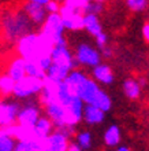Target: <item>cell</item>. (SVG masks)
Instances as JSON below:
<instances>
[{
    "mask_svg": "<svg viewBox=\"0 0 149 151\" xmlns=\"http://www.w3.org/2000/svg\"><path fill=\"white\" fill-rule=\"evenodd\" d=\"M7 73L14 81H19L26 76V60L21 56H15L14 59L8 62L7 66Z\"/></svg>",
    "mask_w": 149,
    "mask_h": 151,
    "instance_id": "15",
    "label": "cell"
},
{
    "mask_svg": "<svg viewBox=\"0 0 149 151\" xmlns=\"http://www.w3.org/2000/svg\"><path fill=\"white\" fill-rule=\"evenodd\" d=\"M70 70L62 68V66H58V65L52 63L49 66V69L45 73V78L49 80V81H55V83H60V81H64L66 77L68 76Z\"/></svg>",
    "mask_w": 149,
    "mask_h": 151,
    "instance_id": "21",
    "label": "cell"
},
{
    "mask_svg": "<svg viewBox=\"0 0 149 151\" xmlns=\"http://www.w3.org/2000/svg\"><path fill=\"white\" fill-rule=\"evenodd\" d=\"M83 29L92 36H97L98 33L103 32L101 22L98 19V15L93 14H83Z\"/></svg>",
    "mask_w": 149,
    "mask_h": 151,
    "instance_id": "18",
    "label": "cell"
},
{
    "mask_svg": "<svg viewBox=\"0 0 149 151\" xmlns=\"http://www.w3.org/2000/svg\"><path fill=\"white\" fill-rule=\"evenodd\" d=\"M30 151H52L45 140H31Z\"/></svg>",
    "mask_w": 149,
    "mask_h": 151,
    "instance_id": "29",
    "label": "cell"
},
{
    "mask_svg": "<svg viewBox=\"0 0 149 151\" xmlns=\"http://www.w3.org/2000/svg\"><path fill=\"white\" fill-rule=\"evenodd\" d=\"M1 29L4 39L10 43H16L22 36L33 32V24L22 10H11L1 17Z\"/></svg>",
    "mask_w": 149,
    "mask_h": 151,
    "instance_id": "2",
    "label": "cell"
},
{
    "mask_svg": "<svg viewBox=\"0 0 149 151\" xmlns=\"http://www.w3.org/2000/svg\"><path fill=\"white\" fill-rule=\"evenodd\" d=\"M28 1H30V3H34V4H38V6H43V7H45V4L49 1V0H28Z\"/></svg>",
    "mask_w": 149,
    "mask_h": 151,
    "instance_id": "38",
    "label": "cell"
},
{
    "mask_svg": "<svg viewBox=\"0 0 149 151\" xmlns=\"http://www.w3.org/2000/svg\"><path fill=\"white\" fill-rule=\"evenodd\" d=\"M14 87H15V81L7 73L0 74V98L11 96L14 92Z\"/></svg>",
    "mask_w": 149,
    "mask_h": 151,
    "instance_id": "23",
    "label": "cell"
},
{
    "mask_svg": "<svg viewBox=\"0 0 149 151\" xmlns=\"http://www.w3.org/2000/svg\"><path fill=\"white\" fill-rule=\"evenodd\" d=\"M37 63L40 65V68L43 69L44 72L47 73V70L49 69V66L52 65V59H51V55H45V56H41V58H38V59L36 60Z\"/></svg>",
    "mask_w": 149,
    "mask_h": 151,
    "instance_id": "33",
    "label": "cell"
},
{
    "mask_svg": "<svg viewBox=\"0 0 149 151\" xmlns=\"http://www.w3.org/2000/svg\"><path fill=\"white\" fill-rule=\"evenodd\" d=\"M126 6L131 12H142L149 6V0H126Z\"/></svg>",
    "mask_w": 149,
    "mask_h": 151,
    "instance_id": "27",
    "label": "cell"
},
{
    "mask_svg": "<svg viewBox=\"0 0 149 151\" xmlns=\"http://www.w3.org/2000/svg\"><path fill=\"white\" fill-rule=\"evenodd\" d=\"M74 137H75L74 142L78 144V146L82 148L83 151H85V150H90L92 144H93V136H92V133H90L89 131H81V132H78L77 135H74Z\"/></svg>",
    "mask_w": 149,
    "mask_h": 151,
    "instance_id": "24",
    "label": "cell"
},
{
    "mask_svg": "<svg viewBox=\"0 0 149 151\" xmlns=\"http://www.w3.org/2000/svg\"><path fill=\"white\" fill-rule=\"evenodd\" d=\"M31 140H19L15 143V147L12 151H30Z\"/></svg>",
    "mask_w": 149,
    "mask_h": 151,
    "instance_id": "34",
    "label": "cell"
},
{
    "mask_svg": "<svg viewBox=\"0 0 149 151\" xmlns=\"http://www.w3.org/2000/svg\"><path fill=\"white\" fill-rule=\"evenodd\" d=\"M66 151H83V150L79 147L75 142H70V143H68V147H67Z\"/></svg>",
    "mask_w": 149,
    "mask_h": 151,
    "instance_id": "37",
    "label": "cell"
},
{
    "mask_svg": "<svg viewBox=\"0 0 149 151\" xmlns=\"http://www.w3.org/2000/svg\"><path fill=\"white\" fill-rule=\"evenodd\" d=\"M94 40H96V45L98 47V50H101L103 47L108 45V35L104 32L98 33L97 36H94Z\"/></svg>",
    "mask_w": 149,
    "mask_h": 151,
    "instance_id": "31",
    "label": "cell"
},
{
    "mask_svg": "<svg viewBox=\"0 0 149 151\" xmlns=\"http://www.w3.org/2000/svg\"><path fill=\"white\" fill-rule=\"evenodd\" d=\"M103 10H104V4L100 3V1H96V0H89L88 4L83 7L82 12L83 14H93V15H98L101 14Z\"/></svg>",
    "mask_w": 149,
    "mask_h": 151,
    "instance_id": "28",
    "label": "cell"
},
{
    "mask_svg": "<svg viewBox=\"0 0 149 151\" xmlns=\"http://www.w3.org/2000/svg\"><path fill=\"white\" fill-rule=\"evenodd\" d=\"M51 59L52 63L62 66L67 70H73L77 69L78 63L74 58V52L70 50L68 44H62V45H55L51 51Z\"/></svg>",
    "mask_w": 149,
    "mask_h": 151,
    "instance_id": "8",
    "label": "cell"
},
{
    "mask_svg": "<svg viewBox=\"0 0 149 151\" xmlns=\"http://www.w3.org/2000/svg\"><path fill=\"white\" fill-rule=\"evenodd\" d=\"M106 114L107 113H104L93 104H85L82 113V121H85L88 125H100L104 122Z\"/></svg>",
    "mask_w": 149,
    "mask_h": 151,
    "instance_id": "14",
    "label": "cell"
},
{
    "mask_svg": "<svg viewBox=\"0 0 149 151\" xmlns=\"http://www.w3.org/2000/svg\"><path fill=\"white\" fill-rule=\"evenodd\" d=\"M33 129V136H34V140H45L48 136L53 132V124L47 115H41L37 122L31 127Z\"/></svg>",
    "mask_w": 149,
    "mask_h": 151,
    "instance_id": "13",
    "label": "cell"
},
{
    "mask_svg": "<svg viewBox=\"0 0 149 151\" xmlns=\"http://www.w3.org/2000/svg\"><path fill=\"white\" fill-rule=\"evenodd\" d=\"M92 78L97 84H101V85H111L114 83L115 76L110 65L101 62L97 66L92 68Z\"/></svg>",
    "mask_w": 149,
    "mask_h": 151,
    "instance_id": "12",
    "label": "cell"
},
{
    "mask_svg": "<svg viewBox=\"0 0 149 151\" xmlns=\"http://www.w3.org/2000/svg\"><path fill=\"white\" fill-rule=\"evenodd\" d=\"M19 109V100L0 98V128H7L16 124Z\"/></svg>",
    "mask_w": 149,
    "mask_h": 151,
    "instance_id": "7",
    "label": "cell"
},
{
    "mask_svg": "<svg viewBox=\"0 0 149 151\" xmlns=\"http://www.w3.org/2000/svg\"><path fill=\"white\" fill-rule=\"evenodd\" d=\"M96 1H100V3H103V4H104V3H106V1H107V0H96Z\"/></svg>",
    "mask_w": 149,
    "mask_h": 151,
    "instance_id": "41",
    "label": "cell"
},
{
    "mask_svg": "<svg viewBox=\"0 0 149 151\" xmlns=\"http://www.w3.org/2000/svg\"><path fill=\"white\" fill-rule=\"evenodd\" d=\"M122 140V131L118 125H110L103 135V142L107 147H118Z\"/></svg>",
    "mask_w": 149,
    "mask_h": 151,
    "instance_id": "17",
    "label": "cell"
},
{
    "mask_svg": "<svg viewBox=\"0 0 149 151\" xmlns=\"http://www.w3.org/2000/svg\"><path fill=\"white\" fill-rule=\"evenodd\" d=\"M142 37H144V40H145L146 43L149 44V22H146V24H144V26H142Z\"/></svg>",
    "mask_w": 149,
    "mask_h": 151,
    "instance_id": "36",
    "label": "cell"
},
{
    "mask_svg": "<svg viewBox=\"0 0 149 151\" xmlns=\"http://www.w3.org/2000/svg\"><path fill=\"white\" fill-rule=\"evenodd\" d=\"M16 140L8 135L3 128H0V151H12Z\"/></svg>",
    "mask_w": 149,
    "mask_h": 151,
    "instance_id": "25",
    "label": "cell"
},
{
    "mask_svg": "<svg viewBox=\"0 0 149 151\" xmlns=\"http://www.w3.org/2000/svg\"><path fill=\"white\" fill-rule=\"evenodd\" d=\"M40 117H41V104L30 100L28 103L21 104L18 118H16V124L21 125V127L31 128L37 122V119Z\"/></svg>",
    "mask_w": 149,
    "mask_h": 151,
    "instance_id": "9",
    "label": "cell"
},
{
    "mask_svg": "<svg viewBox=\"0 0 149 151\" xmlns=\"http://www.w3.org/2000/svg\"><path fill=\"white\" fill-rule=\"evenodd\" d=\"M141 85L135 78H127L123 83V92L129 100H138L141 96Z\"/></svg>",
    "mask_w": 149,
    "mask_h": 151,
    "instance_id": "19",
    "label": "cell"
},
{
    "mask_svg": "<svg viewBox=\"0 0 149 151\" xmlns=\"http://www.w3.org/2000/svg\"><path fill=\"white\" fill-rule=\"evenodd\" d=\"M88 76L86 73L83 72V70H79V69H73L70 73H68V76L66 77V80H64V83L70 87V89L75 93V91H77V87H78L79 84L82 83L83 80L86 78ZM77 95V93H75Z\"/></svg>",
    "mask_w": 149,
    "mask_h": 151,
    "instance_id": "22",
    "label": "cell"
},
{
    "mask_svg": "<svg viewBox=\"0 0 149 151\" xmlns=\"http://www.w3.org/2000/svg\"><path fill=\"white\" fill-rule=\"evenodd\" d=\"M100 89H101V88L98 87V84L96 83L93 78L86 77V78L77 87L75 93H77V96H78L85 104H90L93 102L94 96L97 95V92L100 91Z\"/></svg>",
    "mask_w": 149,
    "mask_h": 151,
    "instance_id": "10",
    "label": "cell"
},
{
    "mask_svg": "<svg viewBox=\"0 0 149 151\" xmlns=\"http://www.w3.org/2000/svg\"><path fill=\"white\" fill-rule=\"evenodd\" d=\"M44 87V80L25 76L22 80L16 81L12 96L16 100H28L33 96H38Z\"/></svg>",
    "mask_w": 149,
    "mask_h": 151,
    "instance_id": "3",
    "label": "cell"
},
{
    "mask_svg": "<svg viewBox=\"0 0 149 151\" xmlns=\"http://www.w3.org/2000/svg\"><path fill=\"white\" fill-rule=\"evenodd\" d=\"M59 15L62 17V22L64 26V30L70 32H78L83 29V12L74 10L73 7L63 3L60 6Z\"/></svg>",
    "mask_w": 149,
    "mask_h": 151,
    "instance_id": "6",
    "label": "cell"
},
{
    "mask_svg": "<svg viewBox=\"0 0 149 151\" xmlns=\"http://www.w3.org/2000/svg\"><path fill=\"white\" fill-rule=\"evenodd\" d=\"M22 11L26 14V17L29 18V21H30L31 24L37 25V26H41L48 15V12L45 11V8H44L43 6L30 3V1H26V3L24 4Z\"/></svg>",
    "mask_w": 149,
    "mask_h": 151,
    "instance_id": "11",
    "label": "cell"
},
{
    "mask_svg": "<svg viewBox=\"0 0 149 151\" xmlns=\"http://www.w3.org/2000/svg\"><path fill=\"white\" fill-rule=\"evenodd\" d=\"M40 33L49 39L53 44H56L62 37H64V26L62 22V17L59 12L56 14H48L44 24L40 26Z\"/></svg>",
    "mask_w": 149,
    "mask_h": 151,
    "instance_id": "5",
    "label": "cell"
},
{
    "mask_svg": "<svg viewBox=\"0 0 149 151\" xmlns=\"http://www.w3.org/2000/svg\"><path fill=\"white\" fill-rule=\"evenodd\" d=\"M55 1H58V3H60V4H62L63 1H64V0H55Z\"/></svg>",
    "mask_w": 149,
    "mask_h": 151,
    "instance_id": "42",
    "label": "cell"
},
{
    "mask_svg": "<svg viewBox=\"0 0 149 151\" xmlns=\"http://www.w3.org/2000/svg\"><path fill=\"white\" fill-rule=\"evenodd\" d=\"M88 1H89V0H64L63 3L67 4V6H70V7H73L74 10L82 11L83 7L88 4Z\"/></svg>",
    "mask_w": 149,
    "mask_h": 151,
    "instance_id": "30",
    "label": "cell"
},
{
    "mask_svg": "<svg viewBox=\"0 0 149 151\" xmlns=\"http://www.w3.org/2000/svg\"><path fill=\"white\" fill-rule=\"evenodd\" d=\"M115 151H131V148H129L127 146H120V144H119Z\"/></svg>",
    "mask_w": 149,
    "mask_h": 151,
    "instance_id": "39",
    "label": "cell"
},
{
    "mask_svg": "<svg viewBox=\"0 0 149 151\" xmlns=\"http://www.w3.org/2000/svg\"><path fill=\"white\" fill-rule=\"evenodd\" d=\"M60 6H62V4L55 1V0H49V1L45 4L44 8H45V11H47L48 14H56V12H59Z\"/></svg>",
    "mask_w": 149,
    "mask_h": 151,
    "instance_id": "32",
    "label": "cell"
},
{
    "mask_svg": "<svg viewBox=\"0 0 149 151\" xmlns=\"http://www.w3.org/2000/svg\"><path fill=\"white\" fill-rule=\"evenodd\" d=\"M45 142H47L48 147L52 151H66L67 147H68V143H70V139L66 135H63L60 131L55 129L45 139Z\"/></svg>",
    "mask_w": 149,
    "mask_h": 151,
    "instance_id": "16",
    "label": "cell"
},
{
    "mask_svg": "<svg viewBox=\"0 0 149 151\" xmlns=\"http://www.w3.org/2000/svg\"><path fill=\"white\" fill-rule=\"evenodd\" d=\"M74 58L77 60L78 66L83 68H94L98 63H101V55L97 48L92 47L88 43H79L75 48Z\"/></svg>",
    "mask_w": 149,
    "mask_h": 151,
    "instance_id": "4",
    "label": "cell"
},
{
    "mask_svg": "<svg viewBox=\"0 0 149 151\" xmlns=\"http://www.w3.org/2000/svg\"><path fill=\"white\" fill-rule=\"evenodd\" d=\"M138 83H140V85L142 87H145L146 85V78H144V77H141V78H138Z\"/></svg>",
    "mask_w": 149,
    "mask_h": 151,
    "instance_id": "40",
    "label": "cell"
},
{
    "mask_svg": "<svg viewBox=\"0 0 149 151\" xmlns=\"http://www.w3.org/2000/svg\"><path fill=\"white\" fill-rule=\"evenodd\" d=\"M90 104H93V106L98 107L104 113H108L111 109H112V99H111V96L108 95L104 89H100V91L97 92V95L94 96L93 102H92Z\"/></svg>",
    "mask_w": 149,
    "mask_h": 151,
    "instance_id": "20",
    "label": "cell"
},
{
    "mask_svg": "<svg viewBox=\"0 0 149 151\" xmlns=\"http://www.w3.org/2000/svg\"><path fill=\"white\" fill-rule=\"evenodd\" d=\"M53 47H55V44L49 39L43 36L40 32H30L16 41L18 56L24 58L25 60H34V62L41 56L51 55Z\"/></svg>",
    "mask_w": 149,
    "mask_h": 151,
    "instance_id": "1",
    "label": "cell"
},
{
    "mask_svg": "<svg viewBox=\"0 0 149 151\" xmlns=\"http://www.w3.org/2000/svg\"><path fill=\"white\" fill-rule=\"evenodd\" d=\"M26 76L36 77V78H45V72L40 68V65L34 60H26Z\"/></svg>",
    "mask_w": 149,
    "mask_h": 151,
    "instance_id": "26",
    "label": "cell"
},
{
    "mask_svg": "<svg viewBox=\"0 0 149 151\" xmlns=\"http://www.w3.org/2000/svg\"><path fill=\"white\" fill-rule=\"evenodd\" d=\"M98 51H100L101 58H106V59H110L111 56H112V54H114V51H112V48H111L110 45H106V47H103L101 50H98Z\"/></svg>",
    "mask_w": 149,
    "mask_h": 151,
    "instance_id": "35",
    "label": "cell"
}]
</instances>
